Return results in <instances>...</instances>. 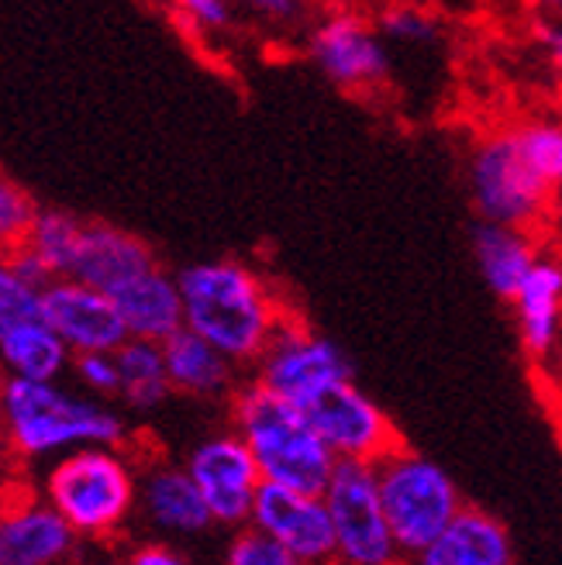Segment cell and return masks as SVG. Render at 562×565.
I'll return each mask as SVG.
<instances>
[{
  "instance_id": "1",
  "label": "cell",
  "mask_w": 562,
  "mask_h": 565,
  "mask_svg": "<svg viewBox=\"0 0 562 565\" xmlns=\"http://www.w3.org/2000/svg\"><path fill=\"white\" fill-rule=\"evenodd\" d=\"M183 300V328L229 355L235 365H252L269 338L284 328L290 310L279 303L269 279L238 259H211L193 263L180 276Z\"/></svg>"
},
{
  "instance_id": "2",
  "label": "cell",
  "mask_w": 562,
  "mask_h": 565,
  "mask_svg": "<svg viewBox=\"0 0 562 565\" xmlns=\"http://www.w3.org/2000/svg\"><path fill=\"white\" fill-rule=\"evenodd\" d=\"M0 438L18 466L52 459L76 445L128 441L125 417L100 404V397H76L60 380L4 376L0 386Z\"/></svg>"
},
{
  "instance_id": "3",
  "label": "cell",
  "mask_w": 562,
  "mask_h": 565,
  "mask_svg": "<svg viewBox=\"0 0 562 565\" xmlns=\"http://www.w3.org/2000/svg\"><path fill=\"white\" fill-rule=\"evenodd\" d=\"M232 431L256 459L263 483H276L300 493H321L335 469L331 448L315 435L304 411L252 380L229 393Z\"/></svg>"
},
{
  "instance_id": "4",
  "label": "cell",
  "mask_w": 562,
  "mask_h": 565,
  "mask_svg": "<svg viewBox=\"0 0 562 565\" xmlns=\"http://www.w3.org/2000/svg\"><path fill=\"white\" fill-rule=\"evenodd\" d=\"M42 500L79 542H107L138 507V472L121 445H76L52 456Z\"/></svg>"
},
{
  "instance_id": "5",
  "label": "cell",
  "mask_w": 562,
  "mask_h": 565,
  "mask_svg": "<svg viewBox=\"0 0 562 565\" xmlns=\"http://www.w3.org/2000/svg\"><path fill=\"white\" fill-rule=\"evenodd\" d=\"M377 490L386 527L401 555H421L463 507L448 472L414 456L404 445L377 466Z\"/></svg>"
},
{
  "instance_id": "6",
  "label": "cell",
  "mask_w": 562,
  "mask_h": 565,
  "mask_svg": "<svg viewBox=\"0 0 562 565\" xmlns=\"http://www.w3.org/2000/svg\"><path fill=\"white\" fill-rule=\"evenodd\" d=\"M335 531V558L349 565H390L397 562V542L386 527L377 469L370 462L339 459L321 490Z\"/></svg>"
},
{
  "instance_id": "7",
  "label": "cell",
  "mask_w": 562,
  "mask_h": 565,
  "mask_svg": "<svg viewBox=\"0 0 562 565\" xmlns=\"http://www.w3.org/2000/svg\"><path fill=\"white\" fill-rule=\"evenodd\" d=\"M469 186L480 217L494 224H511V228L536 224L552 196V186L521 156L515 131L497 135L473 152Z\"/></svg>"
},
{
  "instance_id": "8",
  "label": "cell",
  "mask_w": 562,
  "mask_h": 565,
  "mask_svg": "<svg viewBox=\"0 0 562 565\" xmlns=\"http://www.w3.org/2000/svg\"><path fill=\"white\" fill-rule=\"evenodd\" d=\"M297 407L304 411L315 435L331 448L335 459H356L377 466L383 456L404 445L401 431L393 428V420L380 411L377 401H370L352 383V376L321 386Z\"/></svg>"
},
{
  "instance_id": "9",
  "label": "cell",
  "mask_w": 562,
  "mask_h": 565,
  "mask_svg": "<svg viewBox=\"0 0 562 565\" xmlns=\"http://www.w3.org/2000/svg\"><path fill=\"white\" fill-rule=\"evenodd\" d=\"M252 365H256V380L263 386L294 404H304L311 393L335 380L352 376L346 352L328 338L315 334L311 328H304L300 318H287Z\"/></svg>"
},
{
  "instance_id": "10",
  "label": "cell",
  "mask_w": 562,
  "mask_h": 565,
  "mask_svg": "<svg viewBox=\"0 0 562 565\" xmlns=\"http://www.w3.org/2000/svg\"><path fill=\"white\" fill-rule=\"evenodd\" d=\"M183 469L201 490L218 527H238L252 514V500L263 483L256 459L235 431H221L193 445Z\"/></svg>"
},
{
  "instance_id": "11",
  "label": "cell",
  "mask_w": 562,
  "mask_h": 565,
  "mask_svg": "<svg viewBox=\"0 0 562 565\" xmlns=\"http://www.w3.org/2000/svg\"><path fill=\"white\" fill-rule=\"evenodd\" d=\"M42 321L63 338L66 349L76 352H115L128 331L118 315L110 294L91 287V282L73 279V276H55L49 279L42 294Z\"/></svg>"
},
{
  "instance_id": "12",
  "label": "cell",
  "mask_w": 562,
  "mask_h": 565,
  "mask_svg": "<svg viewBox=\"0 0 562 565\" xmlns=\"http://www.w3.org/2000/svg\"><path fill=\"white\" fill-rule=\"evenodd\" d=\"M248 521L273 534L287 548L294 565H318L335 558V531L321 493L259 483Z\"/></svg>"
},
{
  "instance_id": "13",
  "label": "cell",
  "mask_w": 562,
  "mask_h": 565,
  "mask_svg": "<svg viewBox=\"0 0 562 565\" xmlns=\"http://www.w3.org/2000/svg\"><path fill=\"white\" fill-rule=\"evenodd\" d=\"M0 487V565H55L76 548V534L42 497Z\"/></svg>"
},
{
  "instance_id": "14",
  "label": "cell",
  "mask_w": 562,
  "mask_h": 565,
  "mask_svg": "<svg viewBox=\"0 0 562 565\" xmlns=\"http://www.w3.org/2000/svg\"><path fill=\"white\" fill-rule=\"evenodd\" d=\"M311 60L331 83H339L346 90L377 87L390 70L386 49L377 32L352 14H335L315 28Z\"/></svg>"
},
{
  "instance_id": "15",
  "label": "cell",
  "mask_w": 562,
  "mask_h": 565,
  "mask_svg": "<svg viewBox=\"0 0 562 565\" xmlns=\"http://www.w3.org/2000/svg\"><path fill=\"white\" fill-rule=\"evenodd\" d=\"M135 511H142L149 527L162 539H204L218 527L190 472L173 462H159L138 476Z\"/></svg>"
},
{
  "instance_id": "16",
  "label": "cell",
  "mask_w": 562,
  "mask_h": 565,
  "mask_svg": "<svg viewBox=\"0 0 562 565\" xmlns=\"http://www.w3.org/2000/svg\"><path fill=\"white\" fill-rule=\"evenodd\" d=\"M149 266H156V252L138 235L115 228V224L83 221L79 248L70 269L73 279H83V282H91V287L110 294Z\"/></svg>"
},
{
  "instance_id": "17",
  "label": "cell",
  "mask_w": 562,
  "mask_h": 565,
  "mask_svg": "<svg viewBox=\"0 0 562 565\" xmlns=\"http://www.w3.org/2000/svg\"><path fill=\"white\" fill-rule=\"evenodd\" d=\"M118 315L125 321L128 338H149V342H162L166 334L183 328V300H180V282L166 269L149 266L118 290H110Z\"/></svg>"
},
{
  "instance_id": "18",
  "label": "cell",
  "mask_w": 562,
  "mask_h": 565,
  "mask_svg": "<svg viewBox=\"0 0 562 565\" xmlns=\"http://www.w3.org/2000/svg\"><path fill=\"white\" fill-rule=\"evenodd\" d=\"M162 362H166V376H170L173 393L197 401H218L229 397L235 390V370L238 365L221 355L208 338H201L190 328H177L173 334L162 338Z\"/></svg>"
},
{
  "instance_id": "19",
  "label": "cell",
  "mask_w": 562,
  "mask_h": 565,
  "mask_svg": "<svg viewBox=\"0 0 562 565\" xmlns=\"http://www.w3.org/2000/svg\"><path fill=\"white\" fill-rule=\"evenodd\" d=\"M417 558L425 565H511L515 552L508 527L497 518L476 507H459L456 518Z\"/></svg>"
},
{
  "instance_id": "20",
  "label": "cell",
  "mask_w": 562,
  "mask_h": 565,
  "mask_svg": "<svg viewBox=\"0 0 562 565\" xmlns=\"http://www.w3.org/2000/svg\"><path fill=\"white\" fill-rule=\"evenodd\" d=\"M73 352L55 334L42 315L14 324L0 334V373L18 380H63L70 373Z\"/></svg>"
},
{
  "instance_id": "21",
  "label": "cell",
  "mask_w": 562,
  "mask_h": 565,
  "mask_svg": "<svg viewBox=\"0 0 562 565\" xmlns=\"http://www.w3.org/2000/svg\"><path fill=\"white\" fill-rule=\"evenodd\" d=\"M518 303L521 338L531 355H545L559 338L562 318V266L549 259H536L524 273L521 287L511 297Z\"/></svg>"
},
{
  "instance_id": "22",
  "label": "cell",
  "mask_w": 562,
  "mask_h": 565,
  "mask_svg": "<svg viewBox=\"0 0 562 565\" xmlns=\"http://www.w3.org/2000/svg\"><path fill=\"white\" fill-rule=\"evenodd\" d=\"M473 252L487 287L503 300L515 297L524 273L539 259L531 242L524 238V228H511V224H494V221H480L473 228Z\"/></svg>"
},
{
  "instance_id": "23",
  "label": "cell",
  "mask_w": 562,
  "mask_h": 565,
  "mask_svg": "<svg viewBox=\"0 0 562 565\" xmlns=\"http://www.w3.org/2000/svg\"><path fill=\"white\" fill-rule=\"evenodd\" d=\"M115 362H118V401H125L131 411L138 414L156 411L173 393L159 342H149V338H125L115 349Z\"/></svg>"
},
{
  "instance_id": "24",
  "label": "cell",
  "mask_w": 562,
  "mask_h": 565,
  "mask_svg": "<svg viewBox=\"0 0 562 565\" xmlns=\"http://www.w3.org/2000/svg\"><path fill=\"white\" fill-rule=\"evenodd\" d=\"M79 232H83V221L66 214V211H52V207H39L32 224H28V235H24V248L55 276H70L73 259H76V248H79Z\"/></svg>"
},
{
  "instance_id": "25",
  "label": "cell",
  "mask_w": 562,
  "mask_h": 565,
  "mask_svg": "<svg viewBox=\"0 0 562 565\" xmlns=\"http://www.w3.org/2000/svg\"><path fill=\"white\" fill-rule=\"evenodd\" d=\"M521 156L555 190L562 186V125H528L515 131Z\"/></svg>"
},
{
  "instance_id": "26",
  "label": "cell",
  "mask_w": 562,
  "mask_h": 565,
  "mask_svg": "<svg viewBox=\"0 0 562 565\" xmlns=\"http://www.w3.org/2000/svg\"><path fill=\"white\" fill-rule=\"evenodd\" d=\"M35 211H39L35 196L11 177L0 173V256H8V252H14L24 242Z\"/></svg>"
},
{
  "instance_id": "27",
  "label": "cell",
  "mask_w": 562,
  "mask_h": 565,
  "mask_svg": "<svg viewBox=\"0 0 562 565\" xmlns=\"http://www.w3.org/2000/svg\"><path fill=\"white\" fill-rule=\"evenodd\" d=\"M224 562L229 565H294L287 548L252 521L232 527V542L224 548Z\"/></svg>"
},
{
  "instance_id": "28",
  "label": "cell",
  "mask_w": 562,
  "mask_h": 565,
  "mask_svg": "<svg viewBox=\"0 0 562 565\" xmlns=\"http://www.w3.org/2000/svg\"><path fill=\"white\" fill-rule=\"evenodd\" d=\"M39 287H32V282H24L8 256H0V334L11 331L14 324L28 321V318H39L42 307H39Z\"/></svg>"
},
{
  "instance_id": "29",
  "label": "cell",
  "mask_w": 562,
  "mask_h": 565,
  "mask_svg": "<svg viewBox=\"0 0 562 565\" xmlns=\"http://www.w3.org/2000/svg\"><path fill=\"white\" fill-rule=\"evenodd\" d=\"M70 373L91 397H118V362L115 352H76Z\"/></svg>"
},
{
  "instance_id": "30",
  "label": "cell",
  "mask_w": 562,
  "mask_h": 565,
  "mask_svg": "<svg viewBox=\"0 0 562 565\" xmlns=\"http://www.w3.org/2000/svg\"><path fill=\"white\" fill-rule=\"evenodd\" d=\"M380 28L397 42H428L435 39V24L428 14H421L414 8H390L380 18Z\"/></svg>"
},
{
  "instance_id": "31",
  "label": "cell",
  "mask_w": 562,
  "mask_h": 565,
  "mask_svg": "<svg viewBox=\"0 0 562 565\" xmlns=\"http://www.w3.org/2000/svg\"><path fill=\"white\" fill-rule=\"evenodd\" d=\"M170 4L197 28H211V32H218V28H224L232 21V4L229 0H170Z\"/></svg>"
},
{
  "instance_id": "32",
  "label": "cell",
  "mask_w": 562,
  "mask_h": 565,
  "mask_svg": "<svg viewBox=\"0 0 562 565\" xmlns=\"http://www.w3.org/2000/svg\"><path fill=\"white\" fill-rule=\"evenodd\" d=\"M131 562L135 565H183L187 562V555L177 548V545H170V542H149V545H138L135 552H131Z\"/></svg>"
},
{
  "instance_id": "33",
  "label": "cell",
  "mask_w": 562,
  "mask_h": 565,
  "mask_svg": "<svg viewBox=\"0 0 562 565\" xmlns=\"http://www.w3.org/2000/svg\"><path fill=\"white\" fill-rule=\"evenodd\" d=\"M252 11H259L266 18H290L297 11V0H242Z\"/></svg>"
},
{
  "instance_id": "34",
  "label": "cell",
  "mask_w": 562,
  "mask_h": 565,
  "mask_svg": "<svg viewBox=\"0 0 562 565\" xmlns=\"http://www.w3.org/2000/svg\"><path fill=\"white\" fill-rule=\"evenodd\" d=\"M542 39H545V45H549V52H552V60L562 66V21H559V24H545V28H542Z\"/></svg>"
},
{
  "instance_id": "35",
  "label": "cell",
  "mask_w": 562,
  "mask_h": 565,
  "mask_svg": "<svg viewBox=\"0 0 562 565\" xmlns=\"http://www.w3.org/2000/svg\"><path fill=\"white\" fill-rule=\"evenodd\" d=\"M14 469H18V462H14V456H11V448L4 445V438H0V487L11 483V479H14Z\"/></svg>"
},
{
  "instance_id": "36",
  "label": "cell",
  "mask_w": 562,
  "mask_h": 565,
  "mask_svg": "<svg viewBox=\"0 0 562 565\" xmlns=\"http://www.w3.org/2000/svg\"><path fill=\"white\" fill-rule=\"evenodd\" d=\"M542 4H545L549 11H555V14H562V0H542Z\"/></svg>"
},
{
  "instance_id": "37",
  "label": "cell",
  "mask_w": 562,
  "mask_h": 565,
  "mask_svg": "<svg viewBox=\"0 0 562 565\" xmlns=\"http://www.w3.org/2000/svg\"><path fill=\"white\" fill-rule=\"evenodd\" d=\"M555 217H559V228H562V196H559V204H555Z\"/></svg>"
},
{
  "instance_id": "38",
  "label": "cell",
  "mask_w": 562,
  "mask_h": 565,
  "mask_svg": "<svg viewBox=\"0 0 562 565\" xmlns=\"http://www.w3.org/2000/svg\"><path fill=\"white\" fill-rule=\"evenodd\" d=\"M0 386H4V373H0Z\"/></svg>"
}]
</instances>
